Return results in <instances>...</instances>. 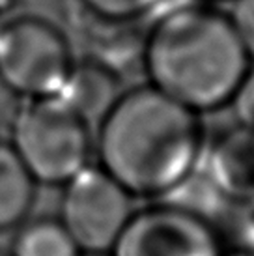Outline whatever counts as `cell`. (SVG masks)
Listing matches in <instances>:
<instances>
[{
  "label": "cell",
  "mask_w": 254,
  "mask_h": 256,
  "mask_svg": "<svg viewBox=\"0 0 254 256\" xmlns=\"http://www.w3.org/2000/svg\"><path fill=\"white\" fill-rule=\"evenodd\" d=\"M99 166L133 198H166L202 164L200 114L154 86L124 90L99 122L94 140Z\"/></svg>",
  "instance_id": "1"
},
{
  "label": "cell",
  "mask_w": 254,
  "mask_h": 256,
  "mask_svg": "<svg viewBox=\"0 0 254 256\" xmlns=\"http://www.w3.org/2000/svg\"><path fill=\"white\" fill-rule=\"evenodd\" d=\"M250 66L228 14L212 4L170 8L144 36L148 84L200 116L230 105Z\"/></svg>",
  "instance_id": "2"
},
{
  "label": "cell",
  "mask_w": 254,
  "mask_h": 256,
  "mask_svg": "<svg viewBox=\"0 0 254 256\" xmlns=\"http://www.w3.org/2000/svg\"><path fill=\"white\" fill-rule=\"evenodd\" d=\"M10 146L36 184L64 185L90 164L92 128L58 96L24 100Z\"/></svg>",
  "instance_id": "3"
},
{
  "label": "cell",
  "mask_w": 254,
  "mask_h": 256,
  "mask_svg": "<svg viewBox=\"0 0 254 256\" xmlns=\"http://www.w3.org/2000/svg\"><path fill=\"white\" fill-rule=\"evenodd\" d=\"M75 66L70 40L52 22L19 15L0 22V84L24 100L60 96Z\"/></svg>",
  "instance_id": "4"
},
{
  "label": "cell",
  "mask_w": 254,
  "mask_h": 256,
  "mask_svg": "<svg viewBox=\"0 0 254 256\" xmlns=\"http://www.w3.org/2000/svg\"><path fill=\"white\" fill-rule=\"evenodd\" d=\"M62 187L58 219L78 250H112L136 212L133 196L99 164H88Z\"/></svg>",
  "instance_id": "5"
},
{
  "label": "cell",
  "mask_w": 254,
  "mask_h": 256,
  "mask_svg": "<svg viewBox=\"0 0 254 256\" xmlns=\"http://www.w3.org/2000/svg\"><path fill=\"white\" fill-rule=\"evenodd\" d=\"M114 256H220L210 220L164 202L136 210L112 249Z\"/></svg>",
  "instance_id": "6"
},
{
  "label": "cell",
  "mask_w": 254,
  "mask_h": 256,
  "mask_svg": "<svg viewBox=\"0 0 254 256\" xmlns=\"http://www.w3.org/2000/svg\"><path fill=\"white\" fill-rule=\"evenodd\" d=\"M202 164L206 176L230 200L254 194V131L236 126L220 133L208 154L204 152Z\"/></svg>",
  "instance_id": "7"
},
{
  "label": "cell",
  "mask_w": 254,
  "mask_h": 256,
  "mask_svg": "<svg viewBox=\"0 0 254 256\" xmlns=\"http://www.w3.org/2000/svg\"><path fill=\"white\" fill-rule=\"evenodd\" d=\"M122 94L120 73L94 58H84L75 60L58 98H62L92 128L99 126Z\"/></svg>",
  "instance_id": "8"
},
{
  "label": "cell",
  "mask_w": 254,
  "mask_h": 256,
  "mask_svg": "<svg viewBox=\"0 0 254 256\" xmlns=\"http://www.w3.org/2000/svg\"><path fill=\"white\" fill-rule=\"evenodd\" d=\"M36 185L10 142H0V232L28 219L36 200Z\"/></svg>",
  "instance_id": "9"
},
{
  "label": "cell",
  "mask_w": 254,
  "mask_h": 256,
  "mask_svg": "<svg viewBox=\"0 0 254 256\" xmlns=\"http://www.w3.org/2000/svg\"><path fill=\"white\" fill-rule=\"evenodd\" d=\"M77 243L71 240L60 219L38 217L17 226L10 256H78Z\"/></svg>",
  "instance_id": "10"
},
{
  "label": "cell",
  "mask_w": 254,
  "mask_h": 256,
  "mask_svg": "<svg viewBox=\"0 0 254 256\" xmlns=\"http://www.w3.org/2000/svg\"><path fill=\"white\" fill-rule=\"evenodd\" d=\"M88 15L101 21L133 22L162 4V0H78Z\"/></svg>",
  "instance_id": "11"
},
{
  "label": "cell",
  "mask_w": 254,
  "mask_h": 256,
  "mask_svg": "<svg viewBox=\"0 0 254 256\" xmlns=\"http://www.w3.org/2000/svg\"><path fill=\"white\" fill-rule=\"evenodd\" d=\"M222 220L241 252H254V194L230 200Z\"/></svg>",
  "instance_id": "12"
},
{
  "label": "cell",
  "mask_w": 254,
  "mask_h": 256,
  "mask_svg": "<svg viewBox=\"0 0 254 256\" xmlns=\"http://www.w3.org/2000/svg\"><path fill=\"white\" fill-rule=\"evenodd\" d=\"M228 17L248 60L254 62V0H234V8Z\"/></svg>",
  "instance_id": "13"
},
{
  "label": "cell",
  "mask_w": 254,
  "mask_h": 256,
  "mask_svg": "<svg viewBox=\"0 0 254 256\" xmlns=\"http://www.w3.org/2000/svg\"><path fill=\"white\" fill-rule=\"evenodd\" d=\"M230 105L234 107L238 126L254 131V66H250L247 75L240 82Z\"/></svg>",
  "instance_id": "14"
},
{
  "label": "cell",
  "mask_w": 254,
  "mask_h": 256,
  "mask_svg": "<svg viewBox=\"0 0 254 256\" xmlns=\"http://www.w3.org/2000/svg\"><path fill=\"white\" fill-rule=\"evenodd\" d=\"M194 2H204V4L215 6V4H220V2H234V0H194Z\"/></svg>",
  "instance_id": "15"
},
{
  "label": "cell",
  "mask_w": 254,
  "mask_h": 256,
  "mask_svg": "<svg viewBox=\"0 0 254 256\" xmlns=\"http://www.w3.org/2000/svg\"><path fill=\"white\" fill-rule=\"evenodd\" d=\"M78 256H108V254H103V252H80Z\"/></svg>",
  "instance_id": "16"
},
{
  "label": "cell",
  "mask_w": 254,
  "mask_h": 256,
  "mask_svg": "<svg viewBox=\"0 0 254 256\" xmlns=\"http://www.w3.org/2000/svg\"><path fill=\"white\" fill-rule=\"evenodd\" d=\"M0 256H10V254H6V252H0Z\"/></svg>",
  "instance_id": "17"
}]
</instances>
